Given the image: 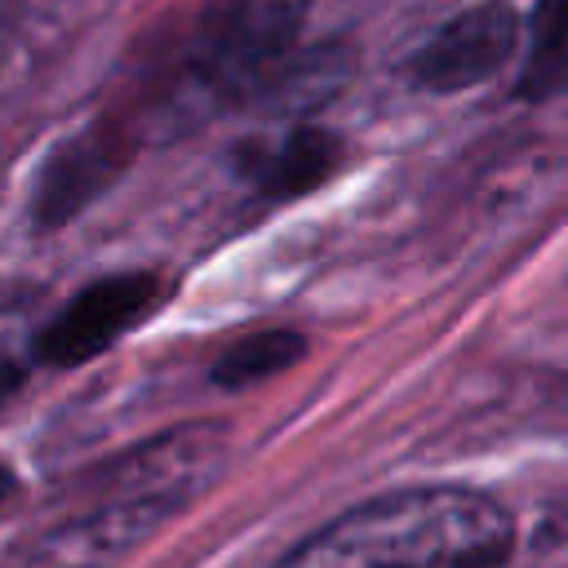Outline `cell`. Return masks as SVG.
<instances>
[{
	"mask_svg": "<svg viewBox=\"0 0 568 568\" xmlns=\"http://www.w3.org/2000/svg\"><path fill=\"white\" fill-rule=\"evenodd\" d=\"M306 355V337L293 333V328H262V333H248V337H235L209 368V377L226 390H244V386H257L266 377H280L288 373L297 359Z\"/></svg>",
	"mask_w": 568,
	"mask_h": 568,
	"instance_id": "obj_8",
	"label": "cell"
},
{
	"mask_svg": "<svg viewBox=\"0 0 568 568\" xmlns=\"http://www.w3.org/2000/svg\"><path fill=\"white\" fill-rule=\"evenodd\" d=\"M160 297V280L146 271H120L84 284L31 342L36 364L75 368L106 346H115Z\"/></svg>",
	"mask_w": 568,
	"mask_h": 568,
	"instance_id": "obj_4",
	"label": "cell"
},
{
	"mask_svg": "<svg viewBox=\"0 0 568 568\" xmlns=\"http://www.w3.org/2000/svg\"><path fill=\"white\" fill-rule=\"evenodd\" d=\"M315 0H209L195 27V75L217 93H253L288 53Z\"/></svg>",
	"mask_w": 568,
	"mask_h": 568,
	"instance_id": "obj_3",
	"label": "cell"
},
{
	"mask_svg": "<svg viewBox=\"0 0 568 568\" xmlns=\"http://www.w3.org/2000/svg\"><path fill=\"white\" fill-rule=\"evenodd\" d=\"M337 160H342V142L328 129L302 124V129H288L271 146H248L244 173L253 178V186L262 195L293 200V195H306L311 186H320L324 178H333Z\"/></svg>",
	"mask_w": 568,
	"mask_h": 568,
	"instance_id": "obj_7",
	"label": "cell"
},
{
	"mask_svg": "<svg viewBox=\"0 0 568 568\" xmlns=\"http://www.w3.org/2000/svg\"><path fill=\"white\" fill-rule=\"evenodd\" d=\"M129 155H133V142L115 124H93V129L75 133L44 160L36 191H31V217L44 231L80 217L120 178Z\"/></svg>",
	"mask_w": 568,
	"mask_h": 568,
	"instance_id": "obj_6",
	"label": "cell"
},
{
	"mask_svg": "<svg viewBox=\"0 0 568 568\" xmlns=\"http://www.w3.org/2000/svg\"><path fill=\"white\" fill-rule=\"evenodd\" d=\"M18 382H22V364H18V359H13V355L0 346V404H4V399L18 390Z\"/></svg>",
	"mask_w": 568,
	"mask_h": 568,
	"instance_id": "obj_10",
	"label": "cell"
},
{
	"mask_svg": "<svg viewBox=\"0 0 568 568\" xmlns=\"http://www.w3.org/2000/svg\"><path fill=\"white\" fill-rule=\"evenodd\" d=\"M515 546L501 501L462 484L377 493L306 532L275 568H497Z\"/></svg>",
	"mask_w": 568,
	"mask_h": 568,
	"instance_id": "obj_2",
	"label": "cell"
},
{
	"mask_svg": "<svg viewBox=\"0 0 568 568\" xmlns=\"http://www.w3.org/2000/svg\"><path fill=\"white\" fill-rule=\"evenodd\" d=\"M568 89V0H537L528 27V58L519 71L524 98H555Z\"/></svg>",
	"mask_w": 568,
	"mask_h": 568,
	"instance_id": "obj_9",
	"label": "cell"
},
{
	"mask_svg": "<svg viewBox=\"0 0 568 568\" xmlns=\"http://www.w3.org/2000/svg\"><path fill=\"white\" fill-rule=\"evenodd\" d=\"M222 466L226 430L209 422L173 426L111 457L84 484L80 506L36 537L27 568H115L209 493Z\"/></svg>",
	"mask_w": 568,
	"mask_h": 568,
	"instance_id": "obj_1",
	"label": "cell"
},
{
	"mask_svg": "<svg viewBox=\"0 0 568 568\" xmlns=\"http://www.w3.org/2000/svg\"><path fill=\"white\" fill-rule=\"evenodd\" d=\"M519 44V13L506 0H484L453 13L413 53L408 75L426 93H462L497 75Z\"/></svg>",
	"mask_w": 568,
	"mask_h": 568,
	"instance_id": "obj_5",
	"label": "cell"
},
{
	"mask_svg": "<svg viewBox=\"0 0 568 568\" xmlns=\"http://www.w3.org/2000/svg\"><path fill=\"white\" fill-rule=\"evenodd\" d=\"M13 488H18V475H13V466H9V462H0V501H4Z\"/></svg>",
	"mask_w": 568,
	"mask_h": 568,
	"instance_id": "obj_11",
	"label": "cell"
}]
</instances>
